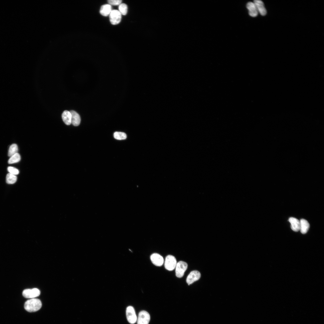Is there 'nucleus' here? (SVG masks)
Segmentation results:
<instances>
[{"instance_id": "22", "label": "nucleus", "mask_w": 324, "mask_h": 324, "mask_svg": "<svg viewBox=\"0 0 324 324\" xmlns=\"http://www.w3.org/2000/svg\"><path fill=\"white\" fill-rule=\"evenodd\" d=\"M8 172L14 175H16L19 174V170L16 168L12 167L9 166L8 167Z\"/></svg>"}, {"instance_id": "17", "label": "nucleus", "mask_w": 324, "mask_h": 324, "mask_svg": "<svg viewBox=\"0 0 324 324\" xmlns=\"http://www.w3.org/2000/svg\"><path fill=\"white\" fill-rule=\"evenodd\" d=\"M17 179L16 176L8 173L6 175V182L8 184H13L16 182Z\"/></svg>"}, {"instance_id": "18", "label": "nucleus", "mask_w": 324, "mask_h": 324, "mask_svg": "<svg viewBox=\"0 0 324 324\" xmlns=\"http://www.w3.org/2000/svg\"><path fill=\"white\" fill-rule=\"evenodd\" d=\"M18 148L17 145L16 144H13L11 145L9 147L8 155V156L10 157L13 155L17 153Z\"/></svg>"}, {"instance_id": "13", "label": "nucleus", "mask_w": 324, "mask_h": 324, "mask_svg": "<svg viewBox=\"0 0 324 324\" xmlns=\"http://www.w3.org/2000/svg\"><path fill=\"white\" fill-rule=\"evenodd\" d=\"M71 124L74 126H78L80 122L81 118L79 114L74 110H71Z\"/></svg>"}, {"instance_id": "21", "label": "nucleus", "mask_w": 324, "mask_h": 324, "mask_svg": "<svg viewBox=\"0 0 324 324\" xmlns=\"http://www.w3.org/2000/svg\"><path fill=\"white\" fill-rule=\"evenodd\" d=\"M118 9V11L121 15H125L127 14L128 11V7L126 4L121 3L119 5Z\"/></svg>"}, {"instance_id": "11", "label": "nucleus", "mask_w": 324, "mask_h": 324, "mask_svg": "<svg viewBox=\"0 0 324 324\" xmlns=\"http://www.w3.org/2000/svg\"><path fill=\"white\" fill-rule=\"evenodd\" d=\"M246 7L248 10L249 14L251 16L255 17L258 15V12L254 2H248L247 4Z\"/></svg>"}, {"instance_id": "6", "label": "nucleus", "mask_w": 324, "mask_h": 324, "mask_svg": "<svg viewBox=\"0 0 324 324\" xmlns=\"http://www.w3.org/2000/svg\"><path fill=\"white\" fill-rule=\"evenodd\" d=\"M40 294V290L36 288L24 290L22 292L23 296L26 298H34L39 296Z\"/></svg>"}, {"instance_id": "2", "label": "nucleus", "mask_w": 324, "mask_h": 324, "mask_svg": "<svg viewBox=\"0 0 324 324\" xmlns=\"http://www.w3.org/2000/svg\"><path fill=\"white\" fill-rule=\"evenodd\" d=\"M188 268L187 263L183 261L178 262L176 267V274L178 278L182 277Z\"/></svg>"}, {"instance_id": "20", "label": "nucleus", "mask_w": 324, "mask_h": 324, "mask_svg": "<svg viewBox=\"0 0 324 324\" xmlns=\"http://www.w3.org/2000/svg\"><path fill=\"white\" fill-rule=\"evenodd\" d=\"M114 138L118 140H123L127 138L126 134L123 132H115L113 134Z\"/></svg>"}, {"instance_id": "7", "label": "nucleus", "mask_w": 324, "mask_h": 324, "mask_svg": "<svg viewBox=\"0 0 324 324\" xmlns=\"http://www.w3.org/2000/svg\"><path fill=\"white\" fill-rule=\"evenodd\" d=\"M110 20L111 23L114 25L118 24L121 20V14L117 10H112L109 14Z\"/></svg>"}, {"instance_id": "16", "label": "nucleus", "mask_w": 324, "mask_h": 324, "mask_svg": "<svg viewBox=\"0 0 324 324\" xmlns=\"http://www.w3.org/2000/svg\"><path fill=\"white\" fill-rule=\"evenodd\" d=\"M71 114L68 110L64 111L62 114V118L64 123L67 125L71 124Z\"/></svg>"}, {"instance_id": "5", "label": "nucleus", "mask_w": 324, "mask_h": 324, "mask_svg": "<svg viewBox=\"0 0 324 324\" xmlns=\"http://www.w3.org/2000/svg\"><path fill=\"white\" fill-rule=\"evenodd\" d=\"M150 316L149 314L145 310L140 311L137 319V324H148Z\"/></svg>"}, {"instance_id": "1", "label": "nucleus", "mask_w": 324, "mask_h": 324, "mask_svg": "<svg viewBox=\"0 0 324 324\" xmlns=\"http://www.w3.org/2000/svg\"><path fill=\"white\" fill-rule=\"evenodd\" d=\"M42 307L40 300L38 298H32L27 300L25 303L24 308L29 312H34L39 310Z\"/></svg>"}, {"instance_id": "15", "label": "nucleus", "mask_w": 324, "mask_h": 324, "mask_svg": "<svg viewBox=\"0 0 324 324\" xmlns=\"http://www.w3.org/2000/svg\"><path fill=\"white\" fill-rule=\"evenodd\" d=\"M112 11V7L109 4H105L101 7L100 12L103 16H107L109 15Z\"/></svg>"}, {"instance_id": "12", "label": "nucleus", "mask_w": 324, "mask_h": 324, "mask_svg": "<svg viewBox=\"0 0 324 324\" xmlns=\"http://www.w3.org/2000/svg\"><path fill=\"white\" fill-rule=\"evenodd\" d=\"M289 221L291 224V227L293 231L297 232L300 230V220L296 218L290 217L289 219Z\"/></svg>"}, {"instance_id": "4", "label": "nucleus", "mask_w": 324, "mask_h": 324, "mask_svg": "<svg viewBox=\"0 0 324 324\" xmlns=\"http://www.w3.org/2000/svg\"><path fill=\"white\" fill-rule=\"evenodd\" d=\"M126 316L127 320L131 324L135 323L137 320V317L134 308L132 306L128 307L126 309Z\"/></svg>"}, {"instance_id": "19", "label": "nucleus", "mask_w": 324, "mask_h": 324, "mask_svg": "<svg viewBox=\"0 0 324 324\" xmlns=\"http://www.w3.org/2000/svg\"><path fill=\"white\" fill-rule=\"evenodd\" d=\"M21 159L20 154L18 153H16L10 157L8 160L9 164L15 163L19 162Z\"/></svg>"}, {"instance_id": "8", "label": "nucleus", "mask_w": 324, "mask_h": 324, "mask_svg": "<svg viewBox=\"0 0 324 324\" xmlns=\"http://www.w3.org/2000/svg\"><path fill=\"white\" fill-rule=\"evenodd\" d=\"M200 276V273L199 271L196 270L192 271L188 275L186 279V282L189 285L199 280Z\"/></svg>"}, {"instance_id": "3", "label": "nucleus", "mask_w": 324, "mask_h": 324, "mask_svg": "<svg viewBox=\"0 0 324 324\" xmlns=\"http://www.w3.org/2000/svg\"><path fill=\"white\" fill-rule=\"evenodd\" d=\"M177 264L175 257L171 255H168L166 258L164 263L165 268L169 271H172L176 268Z\"/></svg>"}, {"instance_id": "10", "label": "nucleus", "mask_w": 324, "mask_h": 324, "mask_svg": "<svg viewBox=\"0 0 324 324\" xmlns=\"http://www.w3.org/2000/svg\"><path fill=\"white\" fill-rule=\"evenodd\" d=\"M254 3L256 7L258 13L262 16L266 15L267 13V11L264 6L263 2L260 0H255L254 1Z\"/></svg>"}, {"instance_id": "23", "label": "nucleus", "mask_w": 324, "mask_h": 324, "mask_svg": "<svg viewBox=\"0 0 324 324\" xmlns=\"http://www.w3.org/2000/svg\"><path fill=\"white\" fill-rule=\"evenodd\" d=\"M122 1L121 0H109L108 2L110 5H119L121 3Z\"/></svg>"}, {"instance_id": "14", "label": "nucleus", "mask_w": 324, "mask_h": 324, "mask_svg": "<svg viewBox=\"0 0 324 324\" xmlns=\"http://www.w3.org/2000/svg\"><path fill=\"white\" fill-rule=\"evenodd\" d=\"M300 230L301 232L303 234L306 233L308 231L310 227L309 223L308 221L304 219H301L300 220Z\"/></svg>"}, {"instance_id": "9", "label": "nucleus", "mask_w": 324, "mask_h": 324, "mask_svg": "<svg viewBox=\"0 0 324 324\" xmlns=\"http://www.w3.org/2000/svg\"><path fill=\"white\" fill-rule=\"evenodd\" d=\"M150 259L152 263L155 266H160L164 263V259L162 256L157 253H154L150 256Z\"/></svg>"}]
</instances>
